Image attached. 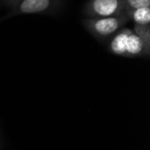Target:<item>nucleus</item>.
Listing matches in <instances>:
<instances>
[{"label":"nucleus","instance_id":"nucleus-1","mask_svg":"<svg viewBox=\"0 0 150 150\" xmlns=\"http://www.w3.org/2000/svg\"><path fill=\"white\" fill-rule=\"evenodd\" d=\"M111 53L126 58H145L150 55V42H146L133 29L123 27L107 42Z\"/></svg>","mask_w":150,"mask_h":150},{"label":"nucleus","instance_id":"nucleus-2","mask_svg":"<svg viewBox=\"0 0 150 150\" xmlns=\"http://www.w3.org/2000/svg\"><path fill=\"white\" fill-rule=\"evenodd\" d=\"M129 21L126 13L111 17H86L83 20L85 28L96 39L108 42Z\"/></svg>","mask_w":150,"mask_h":150},{"label":"nucleus","instance_id":"nucleus-3","mask_svg":"<svg viewBox=\"0 0 150 150\" xmlns=\"http://www.w3.org/2000/svg\"><path fill=\"white\" fill-rule=\"evenodd\" d=\"M123 13V0H89L84 7V15L86 17H111Z\"/></svg>","mask_w":150,"mask_h":150},{"label":"nucleus","instance_id":"nucleus-4","mask_svg":"<svg viewBox=\"0 0 150 150\" xmlns=\"http://www.w3.org/2000/svg\"><path fill=\"white\" fill-rule=\"evenodd\" d=\"M61 6V0H23L11 9L6 17L33 13H52Z\"/></svg>","mask_w":150,"mask_h":150},{"label":"nucleus","instance_id":"nucleus-5","mask_svg":"<svg viewBox=\"0 0 150 150\" xmlns=\"http://www.w3.org/2000/svg\"><path fill=\"white\" fill-rule=\"evenodd\" d=\"M125 13L129 20L134 22V24L150 26V7H140L130 11H126Z\"/></svg>","mask_w":150,"mask_h":150},{"label":"nucleus","instance_id":"nucleus-6","mask_svg":"<svg viewBox=\"0 0 150 150\" xmlns=\"http://www.w3.org/2000/svg\"><path fill=\"white\" fill-rule=\"evenodd\" d=\"M125 12L140 7H150V0H123Z\"/></svg>","mask_w":150,"mask_h":150},{"label":"nucleus","instance_id":"nucleus-7","mask_svg":"<svg viewBox=\"0 0 150 150\" xmlns=\"http://www.w3.org/2000/svg\"><path fill=\"white\" fill-rule=\"evenodd\" d=\"M133 31L146 42H150V26H141L134 24Z\"/></svg>","mask_w":150,"mask_h":150},{"label":"nucleus","instance_id":"nucleus-8","mask_svg":"<svg viewBox=\"0 0 150 150\" xmlns=\"http://www.w3.org/2000/svg\"><path fill=\"white\" fill-rule=\"evenodd\" d=\"M23 0H3V2L11 9H13V7H16L20 2H22Z\"/></svg>","mask_w":150,"mask_h":150}]
</instances>
